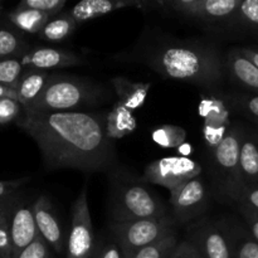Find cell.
<instances>
[{
    "label": "cell",
    "mask_w": 258,
    "mask_h": 258,
    "mask_svg": "<svg viewBox=\"0 0 258 258\" xmlns=\"http://www.w3.org/2000/svg\"><path fill=\"white\" fill-rule=\"evenodd\" d=\"M76 28H77V24L73 18L68 13H63V14L50 18L38 35L45 42L59 43L72 35Z\"/></svg>",
    "instance_id": "cell-23"
},
{
    "label": "cell",
    "mask_w": 258,
    "mask_h": 258,
    "mask_svg": "<svg viewBox=\"0 0 258 258\" xmlns=\"http://www.w3.org/2000/svg\"><path fill=\"white\" fill-rule=\"evenodd\" d=\"M17 199L18 197L15 194L5 198L0 209V258H13L10 218Z\"/></svg>",
    "instance_id": "cell-25"
},
{
    "label": "cell",
    "mask_w": 258,
    "mask_h": 258,
    "mask_svg": "<svg viewBox=\"0 0 258 258\" xmlns=\"http://www.w3.org/2000/svg\"><path fill=\"white\" fill-rule=\"evenodd\" d=\"M239 170L244 189L258 184V133L244 126L239 150Z\"/></svg>",
    "instance_id": "cell-17"
},
{
    "label": "cell",
    "mask_w": 258,
    "mask_h": 258,
    "mask_svg": "<svg viewBox=\"0 0 258 258\" xmlns=\"http://www.w3.org/2000/svg\"><path fill=\"white\" fill-rule=\"evenodd\" d=\"M33 212L40 237L44 239L49 248L57 253H62L64 249L63 232L49 199L45 196H40L33 203Z\"/></svg>",
    "instance_id": "cell-14"
},
{
    "label": "cell",
    "mask_w": 258,
    "mask_h": 258,
    "mask_svg": "<svg viewBox=\"0 0 258 258\" xmlns=\"http://www.w3.org/2000/svg\"><path fill=\"white\" fill-rule=\"evenodd\" d=\"M112 237L125 253L133 258L140 249L176 233V223L171 214L160 218L139 219L111 224Z\"/></svg>",
    "instance_id": "cell-6"
},
{
    "label": "cell",
    "mask_w": 258,
    "mask_h": 258,
    "mask_svg": "<svg viewBox=\"0 0 258 258\" xmlns=\"http://www.w3.org/2000/svg\"><path fill=\"white\" fill-rule=\"evenodd\" d=\"M27 68L22 62V58H5L0 59V85L7 87H17L18 82L24 75Z\"/></svg>",
    "instance_id": "cell-28"
},
{
    "label": "cell",
    "mask_w": 258,
    "mask_h": 258,
    "mask_svg": "<svg viewBox=\"0 0 258 258\" xmlns=\"http://www.w3.org/2000/svg\"><path fill=\"white\" fill-rule=\"evenodd\" d=\"M228 103L233 110L258 123V95L234 93L228 97Z\"/></svg>",
    "instance_id": "cell-29"
},
{
    "label": "cell",
    "mask_w": 258,
    "mask_h": 258,
    "mask_svg": "<svg viewBox=\"0 0 258 258\" xmlns=\"http://www.w3.org/2000/svg\"><path fill=\"white\" fill-rule=\"evenodd\" d=\"M201 164L183 156H168L149 164L144 170L145 183L158 184L174 191L193 178L202 175Z\"/></svg>",
    "instance_id": "cell-9"
},
{
    "label": "cell",
    "mask_w": 258,
    "mask_h": 258,
    "mask_svg": "<svg viewBox=\"0 0 258 258\" xmlns=\"http://www.w3.org/2000/svg\"><path fill=\"white\" fill-rule=\"evenodd\" d=\"M30 178H20L14 179V180H0V201L8 198V197L15 194V191L27 184Z\"/></svg>",
    "instance_id": "cell-36"
},
{
    "label": "cell",
    "mask_w": 258,
    "mask_h": 258,
    "mask_svg": "<svg viewBox=\"0 0 258 258\" xmlns=\"http://www.w3.org/2000/svg\"><path fill=\"white\" fill-rule=\"evenodd\" d=\"M237 204L248 207L252 211L258 213V184L247 186L243 190V193H242L241 199H239V202Z\"/></svg>",
    "instance_id": "cell-37"
},
{
    "label": "cell",
    "mask_w": 258,
    "mask_h": 258,
    "mask_svg": "<svg viewBox=\"0 0 258 258\" xmlns=\"http://www.w3.org/2000/svg\"><path fill=\"white\" fill-rule=\"evenodd\" d=\"M10 234L13 258H17L23 249L27 248L39 236L33 212V204L24 203L19 198L17 199L10 218Z\"/></svg>",
    "instance_id": "cell-12"
},
{
    "label": "cell",
    "mask_w": 258,
    "mask_h": 258,
    "mask_svg": "<svg viewBox=\"0 0 258 258\" xmlns=\"http://www.w3.org/2000/svg\"><path fill=\"white\" fill-rule=\"evenodd\" d=\"M29 49L24 34L0 19V59L22 58Z\"/></svg>",
    "instance_id": "cell-22"
},
{
    "label": "cell",
    "mask_w": 258,
    "mask_h": 258,
    "mask_svg": "<svg viewBox=\"0 0 258 258\" xmlns=\"http://www.w3.org/2000/svg\"><path fill=\"white\" fill-rule=\"evenodd\" d=\"M141 5L143 3L138 0H82L77 3L68 14L73 18L76 24L80 25L122 8L136 7L140 9Z\"/></svg>",
    "instance_id": "cell-16"
},
{
    "label": "cell",
    "mask_w": 258,
    "mask_h": 258,
    "mask_svg": "<svg viewBox=\"0 0 258 258\" xmlns=\"http://www.w3.org/2000/svg\"><path fill=\"white\" fill-rule=\"evenodd\" d=\"M0 98H14L18 101L17 92H15L14 88L7 87V86L0 85Z\"/></svg>",
    "instance_id": "cell-40"
},
{
    "label": "cell",
    "mask_w": 258,
    "mask_h": 258,
    "mask_svg": "<svg viewBox=\"0 0 258 258\" xmlns=\"http://www.w3.org/2000/svg\"><path fill=\"white\" fill-rule=\"evenodd\" d=\"M93 258H126L125 253L121 249V247L118 246L117 242L115 241V238L110 239V241L105 242L100 248L97 249V252H95V256Z\"/></svg>",
    "instance_id": "cell-35"
},
{
    "label": "cell",
    "mask_w": 258,
    "mask_h": 258,
    "mask_svg": "<svg viewBox=\"0 0 258 258\" xmlns=\"http://www.w3.org/2000/svg\"><path fill=\"white\" fill-rule=\"evenodd\" d=\"M186 237L201 258H234L227 223L202 219L188 228Z\"/></svg>",
    "instance_id": "cell-8"
},
{
    "label": "cell",
    "mask_w": 258,
    "mask_h": 258,
    "mask_svg": "<svg viewBox=\"0 0 258 258\" xmlns=\"http://www.w3.org/2000/svg\"><path fill=\"white\" fill-rule=\"evenodd\" d=\"M50 19L49 15L42 12H37L33 9H25V8L17 7L12 12L7 14V22L10 25L18 29L19 32L28 33V34H39L48 20Z\"/></svg>",
    "instance_id": "cell-21"
},
{
    "label": "cell",
    "mask_w": 258,
    "mask_h": 258,
    "mask_svg": "<svg viewBox=\"0 0 258 258\" xmlns=\"http://www.w3.org/2000/svg\"><path fill=\"white\" fill-rule=\"evenodd\" d=\"M27 70L48 71L83 64V59L70 50L52 47H37L29 49L22 57Z\"/></svg>",
    "instance_id": "cell-13"
},
{
    "label": "cell",
    "mask_w": 258,
    "mask_h": 258,
    "mask_svg": "<svg viewBox=\"0 0 258 258\" xmlns=\"http://www.w3.org/2000/svg\"><path fill=\"white\" fill-rule=\"evenodd\" d=\"M239 52L244 55V57L248 58L251 62H253L254 64L258 67V49L257 48H249V47H241L238 48Z\"/></svg>",
    "instance_id": "cell-39"
},
{
    "label": "cell",
    "mask_w": 258,
    "mask_h": 258,
    "mask_svg": "<svg viewBox=\"0 0 258 258\" xmlns=\"http://www.w3.org/2000/svg\"><path fill=\"white\" fill-rule=\"evenodd\" d=\"M49 73L39 70H27L15 87L18 101L24 107H29L37 101L44 90L49 78Z\"/></svg>",
    "instance_id": "cell-20"
},
{
    "label": "cell",
    "mask_w": 258,
    "mask_h": 258,
    "mask_svg": "<svg viewBox=\"0 0 258 258\" xmlns=\"http://www.w3.org/2000/svg\"><path fill=\"white\" fill-rule=\"evenodd\" d=\"M96 91L90 83L70 76L50 75L44 90L29 110L45 112H67L92 102Z\"/></svg>",
    "instance_id": "cell-5"
},
{
    "label": "cell",
    "mask_w": 258,
    "mask_h": 258,
    "mask_svg": "<svg viewBox=\"0 0 258 258\" xmlns=\"http://www.w3.org/2000/svg\"><path fill=\"white\" fill-rule=\"evenodd\" d=\"M209 193L202 175L186 181L170 193L171 217L176 224H184L206 213Z\"/></svg>",
    "instance_id": "cell-11"
},
{
    "label": "cell",
    "mask_w": 258,
    "mask_h": 258,
    "mask_svg": "<svg viewBox=\"0 0 258 258\" xmlns=\"http://www.w3.org/2000/svg\"><path fill=\"white\" fill-rule=\"evenodd\" d=\"M66 4H67L66 0H23L18 4V7L42 12L53 18L55 15H59Z\"/></svg>",
    "instance_id": "cell-31"
},
{
    "label": "cell",
    "mask_w": 258,
    "mask_h": 258,
    "mask_svg": "<svg viewBox=\"0 0 258 258\" xmlns=\"http://www.w3.org/2000/svg\"><path fill=\"white\" fill-rule=\"evenodd\" d=\"M151 139L164 149H178L186 140L185 128L175 125H163L154 128Z\"/></svg>",
    "instance_id": "cell-26"
},
{
    "label": "cell",
    "mask_w": 258,
    "mask_h": 258,
    "mask_svg": "<svg viewBox=\"0 0 258 258\" xmlns=\"http://www.w3.org/2000/svg\"><path fill=\"white\" fill-rule=\"evenodd\" d=\"M136 118L133 111L117 101L112 110L106 113V135L110 140H118L136 130Z\"/></svg>",
    "instance_id": "cell-19"
},
{
    "label": "cell",
    "mask_w": 258,
    "mask_h": 258,
    "mask_svg": "<svg viewBox=\"0 0 258 258\" xmlns=\"http://www.w3.org/2000/svg\"><path fill=\"white\" fill-rule=\"evenodd\" d=\"M237 209L243 218L244 224H246L251 236L258 242V213L252 211L248 207L242 206V204H237Z\"/></svg>",
    "instance_id": "cell-34"
},
{
    "label": "cell",
    "mask_w": 258,
    "mask_h": 258,
    "mask_svg": "<svg viewBox=\"0 0 258 258\" xmlns=\"http://www.w3.org/2000/svg\"><path fill=\"white\" fill-rule=\"evenodd\" d=\"M178 243L179 241L176 233L171 234L156 243L150 244V246L138 251L133 258H169L175 247L178 246Z\"/></svg>",
    "instance_id": "cell-30"
},
{
    "label": "cell",
    "mask_w": 258,
    "mask_h": 258,
    "mask_svg": "<svg viewBox=\"0 0 258 258\" xmlns=\"http://www.w3.org/2000/svg\"><path fill=\"white\" fill-rule=\"evenodd\" d=\"M17 258H50L49 246L39 234L27 248L20 252Z\"/></svg>",
    "instance_id": "cell-33"
},
{
    "label": "cell",
    "mask_w": 258,
    "mask_h": 258,
    "mask_svg": "<svg viewBox=\"0 0 258 258\" xmlns=\"http://www.w3.org/2000/svg\"><path fill=\"white\" fill-rule=\"evenodd\" d=\"M241 0H173L159 2V7H166L184 18L204 25L221 29H234L237 10Z\"/></svg>",
    "instance_id": "cell-7"
},
{
    "label": "cell",
    "mask_w": 258,
    "mask_h": 258,
    "mask_svg": "<svg viewBox=\"0 0 258 258\" xmlns=\"http://www.w3.org/2000/svg\"><path fill=\"white\" fill-rule=\"evenodd\" d=\"M118 101L130 111L139 110L148 97L151 83L149 82H131L126 77H113L111 80Z\"/></svg>",
    "instance_id": "cell-18"
},
{
    "label": "cell",
    "mask_w": 258,
    "mask_h": 258,
    "mask_svg": "<svg viewBox=\"0 0 258 258\" xmlns=\"http://www.w3.org/2000/svg\"><path fill=\"white\" fill-rule=\"evenodd\" d=\"M257 125H258V123H257Z\"/></svg>",
    "instance_id": "cell-44"
},
{
    "label": "cell",
    "mask_w": 258,
    "mask_h": 258,
    "mask_svg": "<svg viewBox=\"0 0 258 258\" xmlns=\"http://www.w3.org/2000/svg\"><path fill=\"white\" fill-rule=\"evenodd\" d=\"M169 258H201L197 249L189 241L184 239L178 243Z\"/></svg>",
    "instance_id": "cell-38"
},
{
    "label": "cell",
    "mask_w": 258,
    "mask_h": 258,
    "mask_svg": "<svg viewBox=\"0 0 258 258\" xmlns=\"http://www.w3.org/2000/svg\"><path fill=\"white\" fill-rule=\"evenodd\" d=\"M234 29L258 35V0H241L234 20Z\"/></svg>",
    "instance_id": "cell-27"
},
{
    "label": "cell",
    "mask_w": 258,
    "mask_h": 258,
    "mask_svg": "<svg viewBox=\"0 0 258 258\" xmlns=\"http://www.w3.org/2000/svg\"><path fill=\"white\" fill-rule=\"evenodd\" d=\"M24 113V106L14 98H0V125L17 122Z\"/></svg>",
    "instance_id": "cell-32"
},
{
    "label": "cell",
    "mask_w": 258,
    "mask_h": 258,
    "mask_svg": "<svg viewBox=\"0 0 258 258\" xmlns=\"http://www.w3.org/2000/svg\"><path fill=\"white\" fill-rule=\"evenodd\" d=\"M243 126L232 123L222 143L212 150L211 178L214 198L224 204H237L243 193L239 170V150Z\"/></svg>",
    "instance_id": "cell-4"
},
{
    "label": "cell",
    "mask_w": 258,
    "mask_h": 258,
    "mask_svg": "<svg viewBox=\"0 0 258 258\" xmlns=\"http://www.w3.org/2000/svg\"><path fill=\"white\" fill-rule=\"evenodd\" d=\"M141 62L164 78L209 90L221 86L226 76L218 48L197 40H164L149 48Z\"/></svg>",
    "instance_id": "cell-2"
},
{
    "label": "cell",
    "mask_w": 258,
    "mask_h": 258,
    "mask_svg": "<svg viewBox=\"0 0 258 258\" xmlns=\"http://www.w3.org/2000/svg\"><path fill=\"white\" fill-rule=\"evenodd\" d=\"M111 216L113 223L160 218L168 209L160 198L138 179L125 171L113 170L111 176Z\"/></svg>",
    "instance_id": "cell-3"
},
{
    "label": "cell",
    "mask_w": 258,
    "mask_h": 258,
    "mask_svg": "<svg viewBox=\"0 0 258 258\" xmlns=\"http://www.w3.org/2000/svg\"><path fill=\"white\" fill-rule=\"evenodd\" d=\"M4 201V199H3ZM3 201H0V209H2V206H3Z\"/></svg>",
    "instance_id": "cell-43"
},
{
    "label": "cell",
    "mask_w": 258,
    "mask_h": 258,
    "mask_svg": "<svg viewBox=\"0 0 258 258\" xmlns=\"http://www.w3.org/2000/svg\"><path fill=\"white\" fill-rule=\"evenodd\" d=\"M224 73L231 81L246 91V93L258 95V67L244 57L238 48H232L224 58Z\"/></svg>",
    "instance_id": "cell-15"
},
{
    "label": "cell",
    "mask_w": 258,
    "mask_h": 258,
    "mask_svg": "<svg viewBox=\"0 0 258 258\" xmlns=\"http://www.w3.org/2000/svg\"><path fill=\"white\" fill-rule=\"evenodd\" d=\"M232 244H233L234 258H258V242L247 227L238 223H227Z\"/></svg>",
    "instance_id": "cell-24"
},
{
    "label": "cell",
    "mask_w": 258,
    "mask_h": 258,
    "mask_svg": "<svg viewBox=\"0 0 258 258\" xmlns=\"http://www.w3.org/2000/svg\"><path fill=\"white\" fill-rule=\"evenodd\" d=\"M95 256V234L88 207L87 186H83L73 206L71 232L68 237L66 258H93Z\"/></svg>",
    "instance_id": "cell-10"
},
{
    "label": "cell",
    "mask_w": 258,
    "mask_h": 258,
    "mask_svg": "<svg viewBox=\"0 0 258 258\" xmlns=\"http://www.w3.org/2000/svg\"><path fill=\"white\" fill-rule=\"evenodd\" d=\"M4 13V7H3V3L0 2V19H2V15Z\"/></svg>",
    "instance_id": "cell-42"
},
{
    "label": "cell",
    "mask_w": 258,
    "mask_h": 258,
    "mask_svg": "<svg viewBox=\"0 0 258 258\" xmlns=\"http://www.w3.org/2000/svg\"><path fill=\"white\" fill-rule=\"evenodd\" d=\"M178 151H179V154H180V156H183V158H188V156L193 153V148H191L190 144L184 143L183 145L179 146Z\"/></svg>",
    "instance_id": "cell-41"
},
{
    "label": "cell",
    "mask_w": 258,
    "mask_h": 258,
    "mask_svg": "<svg viewBox=\"0 0 258 258\" xmlns=\"http://www.w3.org/2000/svg\"><path fill=\"white\" fill-rule=\"evenodd\" d=\"M17 125L37 143L49 170L110 171L115 166V146L106 135L105 113L24 108Z\"/></svg>",
    "instance_id": "cell-1"
}]
</instances>
